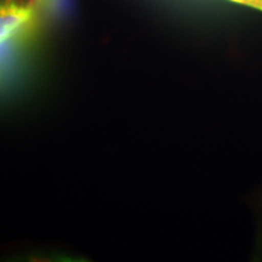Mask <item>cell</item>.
I'll return each instance as SVG.
<instances>
[{"label": "cell", "mask_w": 262, "mask_h": 262, "mask_svg": "<svg viewBox=\"0 0 262 262\" xmlns=\"http://www.w3.org/2000/svg\"><path fill=\"white\" fill-rule=\"evenodd\" d=\"M231 2L238 3V4L254 6V8L257 9H262V0H231Z\"/></svg>", "instance_id": "cell-2"}, {"label": "cell", "mask_w": 262, "mask_h": 262, "mask_svg": "<svg viewBox=\"0 0 262 262\" xmlns=\"http://www.w3.org/2000/svg\"><path fill=\"white\" fill-rule=\"evenodd\" d=\"M0 2H3V0H0Z\"/></svg>", "instance_id": "cell-3"}, {"label": "cell", "mask_w": 262, "mask_h": 262, "mask_svg": "<svg viewBox=\"0 0 262 262\" xmlns=\"http://www.w3.org/2000/svg\"><path fill=\"white\" fill-rule=\"evenodd\" d=\"M33 15L34 10L32 6L15 0L0 2V44L9 40L28 25L32 21Z\"/></svg>", "instance_id": "cell-1"}]
</instances>
